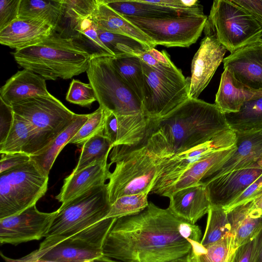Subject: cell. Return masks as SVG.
Segmentation results:
<instances>
[{
	"mask_svg": "<svg viewBox=\"0 0 262 262\" xmlns=\"http://www.w3.org/2000/svg\"><path fill=\"white\" fill-rule=\"evenodd\" d=\"M256 259L257 245L255 238L237 248L232 262H256Z\"/></svg>",
	"mask_w": 262,
	"mask_h": 262,
	"instance_id": "45",
	"label": "cell"
},
{
	"mask_svg": "<svg viewBox=\"0 0 262 262\" xmlns=\"http://www.w3.org/2000/svg\"><path fill=\"white\" fill-rule=\"evenodd\" d=\"M12 116L11 106L6 105L1 100L0 145L6 138L11 125Z\"/></svg>",
	"mask_w": 262,
	"mask_h": 262,
	"instance_id": "47",
	"label": "cell"
},
{
	"mask_svg": "<svg viewBox=\"0 0 262 262\" xmlns=\"http://www.w3.org/2000/svg\"><path fill=\"white\" fill-rule=\"evenodd\" d=\"M188 258H189V262H191V261H190V260L189 258V256H188Z\"/></svg>",
	"mask_w": 262,
	"mask_h": 262,
	"instance_id": "55",
	"label": "cell"
},
{
	"mask_svg": "<svg viewBox=\"0 0 262 262\" xmlns=\"http://www.w3.org/2000/svg\"><path fill=\"white\" fill-rule=\"evenodd\" d=\"M85 262H94V261H85Z\"/></svg>",
	"mask_w": 262,
	"mask_h": 262,
	"instance_id": "56",
	"label": "cell"
},
{
	"mask_svg": "<svg viewBox=\"0 0 262 262\" xmlns=\"http://www.w3.org/2000/svg\"><path fill=\"white\" fill-rule=\"evenodd\" d=\"M66 99L70 103L88 107L97 101L95 91L91 85L76 79L72 81Z\"/></svg>",
	"mask_w": 262,
	"mask_h": 262,
	"instance_id": "41",
	"label": "cell"
},
{
	"mask_svg": "<svg viewBox=\"0 0 262 262\" xmlns=\"http://www.w3.org/2000/svg\"><path fill=\"white\" fill-rule=\"evenodd\" d=\"M64 16L70 22L77 21L92 17L98 5V0H63Z\"/></svg>",
	"mask_w": 262,
	"mask_h": 262,
	"instance_id": "40",
	"label": "cell"
},
{
	"mask_svg": "<svg viewBox=\"0 0 262 262\" xmlns=\"http://www.w3.org/2000/svg\"><path fill=\"white\" fill-rule=\"evenodd\" d=\"M200 227L150 202L140 213L117 219L102 248L118 262H167L189 253L188 239L201 242Z\"/></svg>",
	"mask_w": 262,
	"mask_h": 262,
	"instance_id": "1",
	"label": "cell"
},
{
	"mask_svg": "<svg viewBox=\"0 0 262 262\" xmlns=\"http://www.w3.org/2000/svg\"><path fill=\"white\" fill-rule=\"evenodd\" d=\"M150 38L155 44L166 47H188L201 36L208 16H179L146 18L123 16Z\"/></svg>",
	"mask_w": 262,
	"mask_h": 262,
	"instance_id": "12",
	"label": "cell"
},
{
	"mask_svg": "<svg viewBox=\"0 0 262 262\" xmlns=\"http://www.w3.org/2000/svg\"><path fill=\"white\" fill-rule=\"evenodd\" d=\"M262 194V175L225 210L227 212L240 205L252 201Z\"/></svg>",
	"mask_w": 262,
	"mask_h": 262,
	"instance_id": "44",
	"label": "cell"
},
{
	"mask_svg": "<svg viewBox=\"0 0 262 262\" xmlns=\"http://www.w3.org/2000/svg\"><path fill=\"white\" fill-rule=\"evenodd\" d=\"M256 19L262 29V0H232Z\"/></svg>",
	"mask_w": 262,
	"mask_h": 262,
	"instance_id": "49",
	"label": "cell"
},
{
	"mask_svg": "<svg viewBox=\"0 0 262 262\" xmlns=\"http://www.w3.org/2000/svg\"><path fill=\"white\" fill-rule=\"evenodd\" d=\"M108 7L122 16L146 18H164L181 16L176 10L159 6L146 0H103Z\"/></svg>",
	"mask_w": 262,
	"mask_h": 262,
	"instance_id": "29",
	"label": "cell"
},
{
	"mask_svg": "<svg viewBox=\"0 0 262 262\" xmlns=\"http://www.w3.org/2000/svg\"><path fill=\"white\" fill-rule=\"evenodd\" d=\"M112 57L93 55L86 74L99 107L117 118L118 138L115 145L135 146L145 139L149 118L142 103L115 68Z\"/></svg>",
	"mask_w": 262,
	"mask_h": 262,
	"instance_id": "3",
	"label": "cell"
},
{
	"mask_svg": "<svg viewBox=\"0 0 262 262\" xmlns=\"http://www.w3.org/2000/svg\"><path fill=\"white\" fill-rule=\"evenodd\" d=\"M204 234L200 243L206 246L216 242L231 232L227 211L222 207L211 206Z\"/></svg>",
	"mask_w": 262,
	"mask_h": 262,
	"instance_id": "37",
	"label": "cell"
},
{
	"mask_svg": "<svg viewBox=\"0 0 262 262\" xmlns=\"http://www.w3.org/2000/svg\"><path fill=\"white\" fill-rule=\"evenodd\" d=\"M144 78L143 112L149 119L163 117L189 98L190 78L176 66L156 71L141 61Z\"/></svg>",
	"mask_w": 262,
	"mask_h": 262,
	"instance_id": "11",
	"label": "cell"
},
{
	"mask_svg": "<svg viewBox=\"0 0 262 262\" xmlns=\"http://www.w3.org/2000/svg\"><path fill=\"white\" fill-rule=\"evenodd\" d=\"M97 31L101 40L114 55V57L128 55L137 56L149 49L133 38L111 33L97 27Z\"/></svg>",
	"mask_w": 262,
	"mask_h": 262,
	"instance_id": "36",
	"label": "cell"
},
{
	"mask_svg": "<svg viewBox=\"0 0 262 262\" xmlns=\"http://www.w3.org/2000/svg\"><path fill=\"white\" fill-rule=\"evenodd\" d=\"M237 247L256 238L262 228V211L253 201L237 206L227 212Z\"/></svg>",
	"mask_w": 262,
	"mask_h": 262,
	"instance_id": "24",
	"label": "cell"
},
{
	"mask_svg": "<svg viewBox=\"0 0 262 262\" xmlns=\"http://www.w3.org/2000/svg\"><path fill=\"white\" fill-rule=\"evenodd\" d=\"M20 0L0 1V30L17 19Z\"/></svg>",
	"mask_w": 262,
	"mask_h": 262,
	"instance_id": "43",
	"label": "cell"
},
{
	"mask_svg": "<svg viewBox=\"0 0 262 262\" xmlns=\"http://www.w3.org/2000/svg\"><path fill=\"white\" fill-rule=\"evenodd\" d=\"M142 61L148 65L152 69L159 71H163L169 69L170 68L174 67H168L164 65L152 57L147 51L143 52L141 54L137 56Z\"/></svg>",
	"mask_w": 262,
	"mask_h": 262,
	"instance_id": "50",
	"label": "cell"
},
{
	"mask_svg": "<svg viewBox=\"0 0 262 262\" xmlns=\"http://www.w3.org/2000/svg\"><path fill=\"white\" fill-rule=\"evenodd\" d=\"M92 18L99 29L133 38L149 49L156 46L138 28L108 7L103 0H98L97 8Z\"/></svg>",
	"mask_w": 262,
	"mask_h": 262,
	"instance_id": "26",
	"label": "cell"
},
{
	"mask_svg": "<svg viewBox=\"0 0 262 262\" xmlns=\"http://www.w3.org/2000/svg\"><path fill=\"white\" fill-rule=\"evenodd\" d=\"M147 195V194L139 193L126 195L118 198L111 205L105 219H119L140 213L148 205Z\"/></svg>",
	"mask_w": 262,
	"mask_h": 262,
	"instance_id": "38",
	"label": "cell"
},
{
	"mask_svg": "<svg viewBox=\"0 0 262 262\" xmlns=\"http://www.w3.org/2000/svg\"><path fill=\"white\" fill-rule=\"evenodd\" d=\"M104 111V135L111 141L114 146L118 135L117 119L113 113L108 111Z\"/></svg>",
	"mask_w": 262,
	"mask_h": 262,
	"instance_id": "48",
	"label": "cell"
},
{
	"mask_svg": "<svg viewBox=\"0 0 262 262\" xmlns=\"http://www.w3.org/2000/svg\"><path fill=\"white\" fill-rule=\"evenodd\" d=\"M235 133L226 130L210 141L170 158L161 159L158 178L150 193L161 196L191 165L210 153L234 146L236 143Z\"/></svg>",
	"mask_w": 262,
	"mask_h": 262,
	"instance_id": "13",
	"label": "cell"
},
{
	"mask_svg": "<svg viewBox=\"0 0 262 262\" xmlns=\"http://www.w3.org/2000/svg\"><path fill=\"white\" fill-rule=\"evenodd\" d=\"M0 173L30 161V156L23 154H1Z\"/></svg>",
	"mask_w": 262,
	"mask_h": 262,
	"instance_id": "46",
	"label": "cell"
},
{
	"mask_svg": "<svg viewBox=\"0 0 262 262\" xmlns=\"http://www.w3.org/2000/svg\"><path fill=\"white\" fill-rule=\"evenodd\" d=\"M70 26L75 32L72 36L83 45L92 56L115 57L101 40L97 31V26L92 17L70 22Z\"/></svg>",
	"mask_w": 262,
	"mask_h": 262,
	"instance_id": "34",
	"label": "cell"
},
{
	"mask_svg": "<svg viewBox=\"0 0 262 262\" xmlns=\"http://www.w3.org/2000/svg\"><path fill=\"white\" fill-rule=\"evenodd\" d=\"M256 206L262 211V194L253 200Z\"/></svg>",
	"mask_w": 262,
	"mask_h": 262,
	"instance_id": "53",
	"label": "cell"
},
{
	"mask_svg": "<svg viewBox=\"0 0 262 262\" xmlns=\"http://www.w3.org/2000/svg\"><path fill=\"white\" fill-rule=\"evenodd\" d=\"M229 129L215 103L189 98L167 115L150 119L143 143L152 156L168 159Z\"/></svg>",
	"mask_w": 262,
	"mask_h": 262,
	"instance_id": "2",
	"label": "cell"
},
{
	"mask_svg": "<svg viewBox=\"0 0 262 262\" xmlns=\"http://www.w3.org/2000/svg\"><path fill=\"white\" fill-rule=\"evenodd\" d=\"M33 136L29 122L13 112L11 125L6 139L0 145V153H23L30 156Z\"/></svg>",
	"mask_w": 262,
	"mask_h": 262,
	"instance_id": "32",
	"label": "cell"
},
{
	"mask_svg": "<svg viewBox=\"0 0 262 262\" xmlns=\"http://www.w3.org/2000/svg\"><path fill=\"white\" fill-rule=\"evenodd\" d=\"M236 149L219 168L200 184L229 172L249 166L262 159V130L250 133H235Z\"/></svg>",
	"mask_w": 262,
	"mask_h": 262,
	"instance_id": "19",
	"label": "cell"
},
{
	"mask_svg": "<svg viewBox=\"0 0 262 262\" xmlns=\"http://www.w3.org/2000/svg\"><path fill=\"white\" fill-rule=\"evenodd\" d=\"M11 106L31 126L33 136L30 156L45 148L67 129L76 115L52 95L30 98Z\"/></svg>",
	"mask_w": 262,
	"mask_h": 262,
	"instance_id": "7",
	"label": "cell"
},
{
	"mask_svg": "<svg viewBox=\"0 0 262 262\" xmlns=\"http://www.w3.org/2000/svg\"><path fill=\"white\" fill-rule=\"evenodd\" d=\"M53 30L42 19L18 18L0 30V43L18 50L41 42Z\"/></svg>",
	"mask_w": 262,
	"mask_h": 262,
	"instance_id": "18",
	"label": "cell"
},
{
	"mask_svg": "<svg viewBox=\"0 0 262 262\" xmlns=\"http://www.w3.org/2000/svg\"><path fill=\"white\" fill-rule=\"evenodd\" d=\"M262 175V159L249 166L223 174L207 182L206 187L211 206L226 210Z\"/></svg>",
	"mask_w": 262,
	"mask_h": 262,
	"instance_id": "15",
	"label": "cell"
},
{
	"mask_svg": "<svg viewBox=\"0 0 262 262\" xmlns=\"http://www.w3.org/2000/svg\"><path fill=\"white\" fill-rule=\"evenodd\" d=\"M225 115L230 128L235 133L262 130V97L245 102L239 111Z\"/></svg>",
	"mask_w": 262,
	"mask_h": 262,
	"instance_id": "31",
	"label": "cell"
},
{
	"mask_svg": "<svg viewBox=\"0 0 262 262\" xmlns=\"http://www.w3.org/2000/svg\"><path fill=\"white\" fill-rule=\"evenodd\" d=\"M147 52L156 60L164 65L168 67H172L174 65L165 51L160 52L153 48L149 49Z\"/></svg>",
	"mask_w": 262,
	"mask_h": 262,
	"instance_id": "51",
	"label": "cell"
},
{
	"mask_svg": "<svg viewBox=\"0 0 262 262\" xmlns=\"http://www.w3.org/2000/svg\"><path fill=\"white\" fill-rule=\"evenodd\" d=\"M114 147L104 133L92 137L82 146L79 161L72 173H75L98 161H107L109 154Z\"/></svg>",
	"mask_w": 262,
	"mask_h": 262,
	"instance_id": "35",
	"label": "cell"
},
{
	"mask_svg": "<svg viewBox=\"0 0 262 262\" xmlns=\"http://www.w3.org/2000/svg\"><path fill=\"white\" fill-rule=\"evenodd\" d=\"M168 198V208L176 215L193 224L208 213L211 207L206 187L202 184L180 189Z\"/></svg>",
	"mask_w": 262,
	"mask_h": 262,
	"instance_id": "21",
	"label": "cell"
},
{
	"mask_svg": "<svg viewBox=\"0 0 262 262\" xmlns=\"http://www.w3.org/2000/svg\"><path fill=\"white\" fill-rule=\"evenodd\" d=\"M110 159V166L116 164L107 183L111 205L122 196L150 193L158 176L161 159L152 156L144 143L115 146Z\"/></svg>",
	"mask_w": 262,
	"mask_h": 262,
	"instance_id": "5",
	"label": "cell"
},
{
	"mask_svg": "<svg viewBox=\"0 0 262 262\" xmlns=\"http://www.w3.org/2000/svg\"><path fill=\"white\" fill-rule=\"evenodd\" d=\"M50 95L46 80L25 69L12 76L0 90L1 100L9 106L35 96Z\"/></svg>",
	"mask_w": 262,
	"mask_h": 262,
	"instance_id": "22",
	"label": "cell"
},
{
	"mask_svg": "<svg viewBox=\"0 0 262 262\" xmlns=\"http://www.w3.org/2000/svg\"><path fill=\"white\" fill-rule=\"evenodd\" d=\"M224 69L246 86L262 90V40L245 46L224 58Z\"/></svg>",
	"mask_w": 262,
	"mask_h": 262,
	"instance_id": "17",
	"label": "cell"
},
{
	"mask_svg": "<svg viewBox=\"0 0 262 262\" xmlns=\"http://www.w3.org/2000/svg\"><path fill=\"white\" fill-rule=\"evenodd\" d=\"M234 146L214 151L191 165L161 194L169 197L180 189L200 184L219 168L233 154Z\"/></svg>",
	"mask_w": 262,
	"mask_h": 262,
	"instance_id": "20",
	"label": "cell"
},
{
	"mask_svg": "<svg viewBox=\"0 0 262 262\" xmlns=\"http://www.w3.org/2000/svg\"><path fill=\"white\" fill-rule=\"evenodd\" d=\"M262 97V90H254L237 81L228 70L223 72L215 104L224 114L239 111L248 101Z\"/></svg>",
	"mask_w": 262,
	"mask_h": 262,
	"instance_id": "25",
	"label": "cell"
},
{
	"mask_svg": "<svg viewBox=\"0 0 262 262\" xmlns=\"http://www.w3.org/2000/svg\"><path fill=\"white\" fill-rule=\"evenodd\" d=\"M226 51L215 36L205 34L191 62L189 98L198 99L223 62Z\"/></svg>",
	"mask_w": 262,
	"mask_h": 262,
	"instance_id": "16",
	"label": "cell"
},
{
	"mask_svg": "<svg viewBox=\"0 0 262 262\" xmlns=\"http://www.w3.org/2000/svg\"><path fill=\"white\" fill-rule=\"evenodd\" d=\"M110 203L107 184L94 187L61 204L38 250L51 248L105 219Z\"/></svg>",
	"mask_w": 262,
	"mask_h": 262,
	"instance_id": "6",
	"label": "cell"
},
{
	"mask_svg": "<svg viewBox=\"0 0 262 262\" xmlns=\"http://www.w3.org/2000/svg\"><path fill=\"white\" fill-rule=\"evenodd\" d=\"M191 249L188 254L191 262H232L237 249L230 232L219 241L203 246L200 242L188 239Z\"/></svg>",
	"mask_w": 262,
	"mask_h": 262,
	"instance_id": "28",
	"label": "cell"
},
{
	"mask_svg": "<svg viewBox=\"0 0 262 262\" xmlns=\"http://www.w3.org/2000/svg\"><path fill=\"white\" fill-rule=\"evenodd\" d=\"M111 59L122 78L142 103L144 78L141 59L135 55L112 57Z\"/></svg>",
	"mask_w": 262,
	"mask_h": 262,
	"instance_id": "33",
	"label": "cell"
},
{
	"mask_svg": "<svg viewBox=\"0 0 262 262\" xmlns=\"http://www.w3.org/2000/svg\"><path fill=\"white\" fill-rule=\"evenodd\" d=\"M231 53L261 40L262 29L245 9L232 0L213 2L204 28Z\"/></svg>",
	"mask_w": 262,
	"mask_h": 262,
	"instance_id": "8",
	"label": "cell"
},
{
	"mask_svg": "<svg viewBox=\"0 0 262 262\" xmlns=\"http://www.w3.org/2000/svg\"><path fill=\"white\" fill-rule=\"evenodd\" d=\"M257 259L256 262H262V228L256 237Z\"/></svg>",
	"mask_w": 262,
	"mask_h": 262,
	"instance_id": "52",
	"label": "cell"
},
{
	"mask_svg": "<svg viewBox=\"0 0 262 262\" xmlns=\"http://www.w3.org/2000/svg\"><path fill=\"white\" fill-rule=\"evenodd\" d=\"M167 262H189V258H188V254L187 255H185L183 257L169 261Z\"/></svg>",
	"mask_w": 262,
	"mask_h": 262,
	"instance_id": "54",
	"label": "cell"
},
{
	"mask_svg": "<svg viewBox=\"0 0 262 262\" xmlns=\"http://www.w3.org/2000/svg\"><path fill=\"white\" fill-rule=\"evenodd\" d=\"M155 5L168 8L179 12L181 16H201L205 15L203 6L196 0H158L149 1Z\"/></svg>",
	"mask_w": 262,
	"mask_h": 262,
	"instance_id": "42",
	"label": "cell"
},
{
	"mask_svg": "<svg viewBox=\"0 0 262 262\" xmlns=\"http://www.w3.org/2000/svg\"><path fill=\"white\" fill-rule=\"evenodd\" d=\"M63 0H20L19 18H37L56 30L64 14Z\"/></svg>",
	"mask_w": 262,
	"mask_h": 262,
	"instance_id": "30",
	"label": "cell"
},
{
	"mask_svg": "<svg viewBox=\"0 0 262 262\" xmlns=\"http://www.w3.org/2000/svg\"><path fill=\"white\" fill-rule=\"evenodd\" d=\"M39 211L36 205L14 215L0 219V244L17 246L45 237L57 214Z\"/></svg>",
	"mask_w": 262,
	"mask_h": 262,
	"instance_id": "14",
	"label": "cell"
},
{
	"mask_svg": "<svg viewBox=\"0 0 262 262\" xmlns=\"http://www.w3.org/2000/svg\"><path fill=\"white\" fill-rule=\"evenodd\" d=\"M105 111L99 107L89 114L86 121L81 127L69 143L82 146L84 144L97 135L104 133Z\"/></svg>",
	"mask_w": 262,
	"mask_h": 262,
	"instance_id": "39",
	"label": "cell"
},
{
	"mask_svg": "<svg viewBox=\"0 0 262 262\" xmlns=\"http://www.w3.org/2000/svg\"><path fill=\"white\" fill-rule=\"evenodd\" d=\"M117 219L106 218L74 234L54 246L36 249L17 259L25 262L42 260L53 262H105L102 248L105 239Z\"/></svg>",
	"mask_w": 262,
	"mask_h": 262,
	"instance_id": "9",
	"label": "cell"
},
{
	"mask_svg": "<svg viewBox=\"0 0 262 262\" xmlns=\"http://www.w3.org/2000/svg\"><path fill=\"white\" fill-rule=\"evenodd\" d=\"M20 67L45 80L68 79L86 72L92 56L76 39L53 30L41 42L16 50L13 54Z\"/></svg>",
	"mask_w": 262,
	"mask_h": 262,
	"instance_id": "4",
	"label": "cell"
},
{
	"mask_svg": "<svg viewBox=\"0 0 262 262\" xmlns=\"http://www.w3.org/2000/svg\"><path fill=\"white\" fill-rule=\"evenodd\" d=\"M261 40H262V38H261Z\"/></svg>",
	"mask_w": 262,
	"mask_h": 262,
	"instance_id": "57",
	"label": "cell"
},
{
	"mask_svg": "<svg viewBox=\"0 0 262 262\" xmlns=\"http://www.w3.org/2000/svg\"><path fill=\"white\" fill-rule=\"evenodd\" d=\"M89 114H76L72 123L47 146L35 155L30 156V160L46 176L50 171L58 155L69 144L81 127L86 121Z\"/></svg>",
	"mask_w": 262,
	"mask_h": 262,
	"instance_id": "27",
	"label": "cell"
},
{
	"mask_svg": "<svg viewBox=\"0 0 262 262\" xmlns=\"http://www.w3.org/2000/svg\"><path fill=\"white\" fill-rule=\"evenodd\" d=\"M110 167L107 161H98L77 173H71L64 179L55 199L63 204L94 187L105 184L108 179Z\"/></svg>",
	"mask_w": 262,
	"mask_h": 262,
	"instance_id": "23",
	"label": "cell"
},
{
	"mask_svg": "<svg viewBox=\"0 0 262 262\" xmlns=\"http://www.w3.org/2000/svg\"><path fill=\"white\" fill-rule=\"evenodd\" d=\"M49 176L31 160L0 173V219L36 205L48 189Z\"/></svg>",
	"mask_w": 262,
	"mask_h": 262,
	"instance_id": "10",
	"label": "cell"
}]
</instances>
